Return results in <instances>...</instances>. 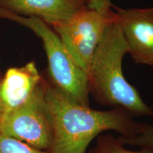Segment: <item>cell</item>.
I'll use <instances>...</instances> for the list:
<instances>
[{
    "mask_svg": "<svg viewBox=\"0 0 153 153\" xmlns=\"http://www.w3.org/2000/svg\"><path fill=\"white\" fill-rule=\"evenodd\" d=\"M128 53L116 19L107 26L97 45L87 72L89 93L101 104L120 108L130 114L153 116V109L128 83L122 71V61Z\"/></svg>",
    "mask_w": 153,
    "mask_h": 153,
    "instance_id": "cell-2",
    "label": "cell"
},
{
    "mask_svg": "<svg viewBox=\"0 0 153 153\" xmlns=\"http://www.w3.org/2000/svg\"><path fill=\"white\" fill-rule=\"evenodd\" d=\"M45 99L53 124L51 153H85L91 140L102 132L115 131L128 137L139 123L120 108L96 111L68 100L47 82Z\"/></svg>",
    "mask_w": 153,
    "mask_h": 153,
    "instance_id": "cell-1",
    "label": "cell"
},
{
    "mask_svg": "<svg viewBox=\"0 0 153 153\" xmlns=\"http://www.w3.org/2000/svg\"><path fill=\"white\" fill-rule=\"evenodd\" d=\"M47 82L43 79L28 100L14 109L4 111L0 133L38 150L50 152L53 124L45 99Z\"/></svg>",
    "mask_w": 153,
    "mask_h": 153,
    "instance_id": "cell-4",
    "label": "cell"
},
{
    "mask_svg": "<svg viewBox=\"0 0 153 153\" xmlns=\"http://www.w3.org/2000/svg\"><path fill=\"white\" fill-rule=\"evenodd\" d=\"M88 9L94 10L100 14L111 15L114 13V4L111 0H86Z\"/></svg>",
    "mask_w": 153,
    "mask_h": 153,
    "instance_id": "cell-12",
    "label": "cell"
},
{
    "mask_svg": "<svg viewBox=\"0 0 153 153\" xmlns=\"http://www.w3.org/2000/svg\"><path fill=\"white\" fill-rule=\"evenodd\" d=\"M123 144L138 146L153 152V126L148 124H138L137 131L131 136L120 137Z\"/></svg>",
    "mask_w": 153,
    "mask_h": 153,
    "instance_id": "cell-9",
    "label": "cell"
},
{
    "mask_svg": "<svg viewBox=\"0 0 153 153\" xmlns=\"http://www.w3.org/2000/svg\"><path fill=\"white\" fill-rule=\"evenodd\" d=\"M4 113V108L2 105H1V102H0V123H1V118H2Z\"/></svg>",
    "mask_w": 153,
    "mask_h": 153,
    "instance_id": "cell-13",
    "label": "cell"
},
{
    "mask_svg": "<svg viewBox=\"0 0 153 153\" xmlns=\"http://www.w3.org/2000/svg\"><path fill=\"white\" fill-rule=\"evenodd\" d=\"M123 145V143L119 138L102 137L96 147L95 153H153L146 149H141L140 151H131L124 148Z\"/></svg>",
    "mask_w": 153,
    "mask_h": 153,
    "instance_id": "cell-11",
    "label": "cell"
},
{
    "mask_svg": "<svg viewBox=\"0 0 153 153\" xmlns=\"http://www.w3.org/2000/svg\"><path fill=\"white\" fill-rule=\"evenodd\" d=\"M0 153H51L34 148L22 141L0 133Z\"/></svg>",
    "mask_w": 153,
    "mask_h": 153,
    "instance_id": "cell-10",
    "label": "cell"
},
{
    "mask_svg": "<svg viewBox=\"0 0 153 153\" xmlns=\"http://www.w3.org/2000/svg\"><path fill=\"white\" fill-rule=\"evenodd\" d=\"M43 79L34 62L8 69L0 79V102L4 111L26 102Z\"/></svg>",
    "mask_w": 153,
    "mask_h": 153,
    "instance_id": "cell-8",
    "label": "cell"
},
{
    "mask_svg": "<svg viewBox=\"0 0 153 153\" xmlns=\"http://www.w3.org/2000/svg\"><path fill=\"white\" fill-rule=\"evenodd\" d=\"M114 9L132 58L153 66V7L125 9L114 6Z\"/></svg>",
    "mask_w": 153,
    "mask_h": 153,
    "instance_id": "cell-6",
    "label": "cell"
},
{
    "mask_svg": "<svg viewBox=\"0 0 153 153\" xmlns=\"http://www.w3.org/2000/svg\"></svg>",
    "mask_w": 153,
    "mask_h": 153,
    "instance_id": "cell-14",
    "label": "cell"
},
{
    "mask_svg": "<svg viewBox=\"0 0 153 153\" xmlns=\"http://www.w3.org/2000/svg\"><path fill=\"white\" fill-rule=\"evenodd\" d=\"M85 7L86 0H0V8L40 19L53 28L70 22Z\"/></svg>",
    "mask_w": 153,
    "mask_h": 153,
    "instance_id": "cell-7",
    "label": "cell"
},
{
    "mask_svg": "<svg viewBox=\"0 0 153 153\" xmlns=\"http://www.w3.org/2000/svg\"><path fill=\"white\" fill-rule=\"evenodd\" d=\"M0 18L18 23L35 33L41 40L46 54L50 85L72 102L89 107L87 74L72 60L51 26L40 19L19 16L1 8Z\"/></svg>",
    "mask_w": 153,
    "mask_h": 153,
    "instance_id": "cell-3",
    "label": "cell"
},
{
    "mask_svg": "<svg viewBox=\"0 0 153 153\" xmlns=\"http://www.w3.org/2000/svg\"><path fill=\"white\" fill-rule=\"evenodd\" d=\"M115 12L104 15L85 7L70 22L53 27L74 62L87 74L94 53Z\"/></svg>",
    "mask_w": 153,
    "mask_h": 153,
    "instance_id": "cell-5",
    "label": "cell"
}]
</instances>
